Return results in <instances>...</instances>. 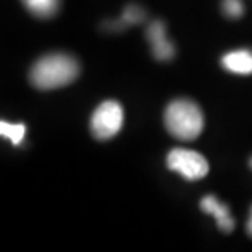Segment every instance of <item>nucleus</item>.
Returning <instances> with one entry per match:
<instances>
[{"instance_id": "nucleus-1", "label": "nucleus", "mask_w": 252, "mask_h": 252, "mask_svg": "<svg viewBox=\"0 0 252 252\" xmlns=\"http://www.w3.org/2000/svg\"><path fill=\"white\" fill-rule=\"evenodd\" d=\"M80 74V64L77 59L69 54H49L38 59L28 79L38 90H56L70 84Z\"/></svg>"}, {"instance_id": "nucleus-13", "label": "nucleus", "mask_w": 252, "mask_h": 252, "mask_svg": "<svg viewBox=\"0 0 252 252\" xmlns=\"http://www.w3.org/2000/svg\"><path fill=\"white\" fill-rule=\"evenodd\" d=\"M250 167L252 168V157H251V160H250Z\"/></svg>"}, {"instance_id": "nucleus-3", "label": "nucleus", "mask_w": 252, "mask_h": 252, "mask_svg": "<svg viewBox=\"0 0 252 252\" xmlns=\"http://www.w3.org/2000/svg\"><path fill=\"white\" fill-rule=\"evenodd\" d=\"M124 124V109L118 101H104L91 117V133L98 140H107L117 135Z\"/></svg>"}, {"instance_id": "nucleus-2", "label": "nucleus", "mask_w": 252, "mask_h": 252, "mask_svg": "<svg viewBox=\"0 0 252 252\" xmlns=\"http://www.w3.org/2000/svg\"><path fill=\"white\" fill-rule=\"evenodd\" d=\"M164 125L168 133L180 140H195L203 130L205 118L202 109L190 99H175L164 112Z\"/></svg>"}, {"instance_id": "nucleus-9", "label": "nucleus", "mask_w": 252, "mask_h": 252, "mask_svg": "<svg viewBox=\"0 0 252 252\" xmlns=\"http://www.w3.org/2000/svg\"><path fill=\"white\" fill-rule=\"evenodd\" d=\"M27 10L38 18H51L59 11L61 0H21Z\"/></svg>"}, {"instance_id": "nucleus-11", "label": "nucleus", "mask_w": 252, "mask_h": 252, "mask_svg": "<svg viewBox=\"0 0 252 252\" xmlns=\"http://www.w3.org/2000/svg\"><path fill=\"white\" fill-rule=\"evenodd\" d=\"M221 10L228 18H240L244 14V4L241 0H223Z\"/></svg>"}, {"instance_id": "nucleus-5", "label": "nucleus", "mask_w": 252, "mask_h": 252, "mask_svg": "<svg viewBox=\"0 0 252 252\" xmlns=\"http://www.w3.org/2000/svg\"><path fill=\"white\" fill-rule=\"evenodd\" d=\"M147 39L152 45L153 56L160 62H168L175 56V46L167 38L165 24L160 20H154L146 30Z\"/></svg>"}, {"instance_id": "nucleus-7", "label": "nucleus", "mask_w": 252, "mask_h": 252, "mask_svg": "<svg viewBox=\"0 0 252 252\" xmlns=\"http://www.w3.org/2000/svg\"><path fill=\"white\" fill-rule=\"evenodd\" d=\"M221 64L225 70L235 74H252V51L238 49L228 52L221 58Z\"/></svg>"}, {"instance_id": "nucleus-4", "label": "nucleus", "mask_w": 252, "mask_h": 252, "mask_svg": "<svg viewBox=\"0 0 252 252\" xmlns=\"http://www.w3.org/2000/svg\"><path fill=\"white\" fill-rule=\"evenodd\" d=\"M167 167L171 171L180 172L188 181L205 178L209 172V162L198 152L188 149H174L167 156Z\"/></svg>"}, {"instance_id": "nucleus-10", "label": "nucleus", "mask_w": 252, "mask_h": 252, "mask_svg": "<svg viewBox=\"0 0 252 252\" xmlns=\"http://www.w3.org/2000/svg\"><path fill=\"white\" fill-rule=\"evenodd\" d=\"M26 130H27V127H26L24 124H10V122H6V121L0 122V133H1V136L10 139L14 146H18L23 142Z\"/></svg>"}, {"instance_id": "nucleus-8", "label": "nucleus", "mask_w": 252, "mask_h": 252, "mask_svg": "<svg viewBox=\"0 0 252 252\" xmlns=\"http://www.w3.org/2000/svg\"><path fill=\"white\" fill-rule=\"evenodd\" d=\"M144 18H146V10L143 7H140L139 4H127L121 18L117 21H108L105 24V30L112 32H119L124 31L126 27L143 23Z\"/></svg>"}, {"instance_id": "nucleus-6", "label": "nucleus", "mask_w": 252, "mask_h": 252, "mask_svg": "<svg viewBox=\"0 0 252 252\" xmlns=\"http://www.w3.org/2000/svg\"><path fill=\"white\" fill-rule=\"evenodd\" d=\"M200 209L209 213L216 219L217 225L221 231L224 233H231L234 230L235 221L234 219L230 215V209L227 205L221 203L217 200L216 196L213 195H207L200 200Z\"/></svg>"}, {"instance_id": "nucleus-12", "label": "nucleus", "mask_w": 252, "mask_h": 252, "mask_svg": "<svg viewBox=\"0 0 252 252\" xmlns=\"http://www.w3.org/2000/svg\"><path fill=\"white\" fill-rule=\"evenodd\" d=\"M247 233L250 237H252V206L250 209V217H248V221H247Z\"/></svg>"}]
</instances>
